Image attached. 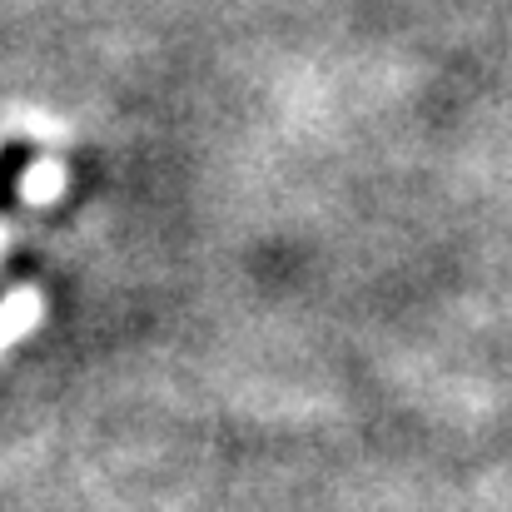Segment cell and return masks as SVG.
I'll list each match as a JSON object with an SVG mask.
<instances>
[{
  "label": "cell",
  "mask_w": 512,
  "mask_h": 512,
  "mask_svg": "<svg viewBox=\"0 0 512 512\" xmlns=\"http://www.w3.org/2000/svg\"><path fill=\"white\" fill-rule=\"evenodd\" d=\"M40 319H45V294L30 289V284H25V289H10V294L0 299V353H10L25 334H35Z\"/></svg>",
  "instance_id": "cell-1"
},
{
  "label": "cell",
  "mask_w": 512,
  "mask_h": 512,
  "mask_svg": "<svg viewBox=\"0 0 512 512\" xmlns=\"http://www.w3.org/2000/svg\"><path fill=\"white\" fill-rule=\"evenodd\" d=\"M60 184H65V170H60L55 160H40L35 170L25 174V184H20V189H25V199H30V204H50Z\"/></svg>",
  "instance_id": "cell-2"
}]
</instances>
